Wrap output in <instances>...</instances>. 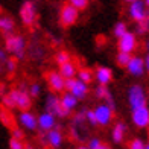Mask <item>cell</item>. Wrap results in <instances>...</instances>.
<instances>
[{"mask_svg": "<svg viewBox=\"0 0 149 149\" xmlns=\"http://www.w3.org/2000/svg\"><path fill=\"white\" fill-rule=\"evenodd\" d=\"M128 104H130L131 110L148 105V94L140 84H134L128 88Z\"/></svg>", "mask_w": 149, "mask_h": 149, "instance_id": "3957f363", "label": "cell"}, {"mask_svg": "<svg viewBox=\"0 0 149 149\" xmlns=\"http://www.w3.org/2000/svg\"><path fill=\"white\" fill-rule=\"evenodd\" d=\"M46 111H49L55 117H61V119L70 116V111H67L65 108H63V105H61L59 96H56V93H50L49 96L46 97Z\"/></svg>", "mask_w": 149, "mask_h": 149, "instance_id": "8992f818", "label": "cell"}, {"mask_svg": "<svg viewBox=\"0 0 149 149\" xmlns=\"http://www.w3.org/2000/svg\"><path fill=\"white\" fill-rule=\"evenodd\" d=\"M145 149H149V143H148V145H146V146H145Z\"/></svg>", "mask_w": 149, "mask_h": 149, "instance_id": "7dc6e473", "label": "cell"}, {"mask_svg": "<svg viewBox=\"0 0 149 149\" xmlns=\"http://www.w3.org/2000/svg\"><path fill=\"white\" fill-rule=\"evenodd\" d=\"M9 56L11 55L5 50V47H0V73L5 72V64H6V61H8Z\"/></svg>", "mask_w": 149, "mask_h": 149, "instance_id": "d6a6232c", "label": "cell"}, {"mask_svg": "<svg viewBox=\"0 0 149 149\" xmlns=\"http://www.w3.org/2000/svg\"><path fill=\"white\" fill-rule=\"evenodd\" d=\"M55 63L58 64V65H61V64H64V63H67V61H70L72 59V56H70V53L67 52V50H58L56 53H55Z\"/></svg>", "mask_w": 149, "mask_h": 149, "instance_id": "4316f807", "label": "cell"}, {"mask_svg": "<svg viewBox=\"0 0 149 149\" xmlns=\"http://www.w3.org/2000/svg\"><path fill=\"white\" fill-rule=\"evenodd\" d=\"M58 72L64 76V79H72V78H76V72H78V67L76 64L73 63V61H67V63L61 64Z\"/></svg>", "mask_w": 149, "mask_h": 149, "instance_id": "ffe728a7", "label": "cell"}, {"mask_svg": "<svg viewBox=\"0 0 149 149\" xmlns=\"http://www.w3.org/2000/svg\"><path fill=\"white\" fill-rule=\"evenodd\" d=\"M143 2H145V5H146V8L149 9V0H143Z\"/></svg>", "mask_w": 149, "mask_h": 149, "instance_id": "7bdbcfd3", "label": "cell"}, {"mask_svg": "<svg viewBox=\"0 0 149 149\" xmlns=\"http://www.w3.org/2000/svg\"><path fill=\"white\" fill-rule=\"evenodd\" d=\"M148 139H149V126H148Z\"/></svg>", "mask_w": 149, "mask_h": 149, "instance_id": "c3c4849f", "label": "cell"}, {"mask_svg": "<svg viewBox=\"0 0 149 149\" xmlns=\"http://www.w3.org/2000/svg\"><path fill=\"white\" fill-rule=\"evenodd\" d=\"M100 143H102V141L94 137V139H91V140L88 141V146H87V148H88V149H97V148L100 146Z\"/></svg>", "mask_w": 149, "mask_h": 149, "instance_id": "74e56055", "label": "cell"}, {"mask_svg": "<svg viewBox=\"0 0 149 149\" xmlns=\"http://www.w3.org/2000/svg\"><path fill=\"white\" fill-rule=\"evenodd\" d=\"M148 100H149V93H148Z\"/></svg>", "mask_w": 149, "mask_h": 149, "instance_id": "681fc988", "label": "cell"}, {"mask_svg": "<svg viewBox=\"0 0 149 149\" xmlns=\"http://www.w3.org/2000/svg\"><path fill=\"white\" fill-rule=\"evenodd\" d=\"M67 3H70L72 6H74L78 11H84L88 8L90 0H67Z\"/></svg>", "mask_w": 149, "mask_h": 149, "instance_id": "f546056e", "label": "cell"}, {"mask_svg": "<svg viewBox=\"0 0 149 149\" xmlns=\"http://www.w3.org/2000/svg\"><path fill=\"white\" fill-rule=\"evenodd\" d=\"M65 91H70L74 97H78L79 100H82L88 94V84L82 82L78 78L65 79Z\"/></svg>", "mask_w": 149, "mask_h": 149, "instance_id": "52a82bcc", "label": "cell"}, {"mask_svg": "<svg viewBox=\"0 0 149 149\" xmlns=\"http://www.w3.org/2000/svg\"><path fill=\"white\" fill-rule=\"evenodd\" d=\"M58 20H59V24L63 28H72L79 20V11L74 6H72L70 3H64L59 9Z\"/></svg>", "mask_w": 149, "mask_h": 149, "instance_id": "277c9868", "label": "cell"}, {"mask_svg": "<svg viewBox=\"0 0 149 149\" xmlns=\"http://www.w3.org/2000/svg\"><path fill=\"white\" fill-rule=\"evenodd\" d=\"M72 123H74V125L87 123V120H85V110H81V111H78L76 114H74L73 119H72Z\"/></svg>", "mask_w": 149, "mask_h": 149, "instance_id": "1f68e13d", "label": "cell"}, {"mask_svg": "<svg viewBox=\"0 0 149 149\" xmlns=\"http://www.w3.org/2000/svg\"><path fill=\"white\" fill-rule=\"evenodd\" d=\"M11 134H12V137H14V139H18V140H23L24 139V132L20 130V128H17V126L11 128Z\"/></svg>", "mask_w": 149, "mask_h": 149, "instance_id": "8d00e7d4", "label": "cell"}, {"mask_svg": "<svg viewBox=\"0 0 149 149\" xmlns=\"http://www.w3.org/2000/svg\"><path fill=\"white\" fill-rule=\"evenodd\" d=\"M94 96L97 99L104 100V104H107L108 107L111 108V110H116V102H114V97L111 96L110 90H108L107 85H97L96 88H94Z\"/></svg>", "mask_w": 149, "mask_h": 149, "instance_id": "ac0fdd59", "label": "cell"}, {"mask_svg": "<svg viewBox=\"0 0 149 149\" xmlns=\"http://www.w3.org/2000/svg\"><path fill=\"white\" fill-rule=\"evenodd\" d=\"M94 116H96V122L100 126H107L111 122L114 116V110H111L107 104H100L94 108Z\"/></svg>", "mask_w": 149, "mask_h": 149, "instance_id": "4fadbf2b", "label": "cell"}, {"mask_svg": "<svg viewBox=\"0 0 149 149\" xmlns=\"http://www.w3.org/2000/svg\"><path fill=\"white\" fill-rule=\"evenodd\" d=\"M15 70H17V59L14 56H9L5 64V72L8 74H12V73H15Z\"/></svg>", "mask_w": 149, "mask_h": 149, "instance_id": "f1b7e54d", "label": "cell"}, {"mask_svg": "<svg viewBox=\"0 0 149 149\" xmlns=\"http://www.w3.org/2000/svg\"><path fill=\"white\" fill-rule=\"evenodd\" d=\"M59 100H61V105H63V108H65V110L70 111V113L78 107V102H79V99L74 97L70 91H63V96L59 97Z\"/></svg>", "mask_w": 149, "mask_h": 149, "instance_id": "d6986e66", "label": "cell"}, {"mask_svg": "<svg viewBox=\"0 0 149 149\" xmlns=\"http://www.w3.org/2000/svg\"><path fill=\"white\" fill-rule=\"evenodd\" d=\"M76 78L90 85L93 82V79H94V73H93L91 69H88V67H81V69H78V72H76Z\"/></svg>", "mask_w": 149, "mask_h": 149, "instance_id": "603a6c76", "label": "cell"}, {"mask_svg": "<svg viewBox=\"0 0 149 149\" xmlns=\"http://www.w3.org/2000/svg\"><path fill=\"white\" fill-rule=\"evenodd\" d=\"M24 148H26V145L23 143V140L11 137V140H9V149H24Z\"/></svg>", "mask_w": 149, "mask_h": 149, "instance_id": "e575fe53", "label": "cell"}, {"mask_svg": "<svg viewBox=\"0 0 149 149\" xmlns=\"http://www.w3.org/2000/svg\"><path fill=\"white\" fill-rule=\"evenodd\" d=\"M125 69L134 78H140V76H143V74L146 73L145 61H143V58L139 56V55H131V58H130V61H128V64H126Z\"/></svg>", "mask_w": 149, "mask_h": 149, "instance_id": "8fae6325", "label": "cell"}, {"mask_svg": "<svg viewBox=\"0 0 149 149\" xmlns=\"http://www.w3.org/2000/svg\"><path fill=\"white\" fill-rule=\"evenodd\" d=\"M128 17L134 23H139L149 17V9L146 8L143 0H135V2L130 3V6H128Z\"/></svg>", "mask_w": 149, "mask_h": 149, "instance_id": "9c48e42d", "label": "cell"}, {"mask_svg": "<svg viewBox=\"0 0 149 149\" xmlns=\"http://www.w3.org/2000/svg\"><path fill=\"white\" fill-rule=\"evenodd\" d=\"M6 91H8V90H6V85L5 84H0V97H2L3 94H6Z\"/></svg>", "mask_w": 149, "mask_h": 149, "instance_id": "ab89813d", "label": "cell"}, {"mask_svg": "<svg viewBox=\"0 0 149 149\" xmlns=\"http://www.w3.org/2000/svg\"><path fill=\"white\" fill-rule=\"evenodd\" d=\"M5 50L17 61L23 59L26 56V52H28V44H26L24 37L14 32L5 35Z\"/></svg>", "mask_w": 149, "mask_h": 149, "instance_id": "7a4b0ae2", "label": "cell"}, {"mask_svg": "<svg viewBox=\"0 0 149 149\" xmlns=\"http://www.w3.org/2000/svg\"><path fill=\"white\" fill-rule=\"evenodd\" d=\"M145 143H143V140H140V139H132L130 141V145H128V149H145Z\"/></svg>", "mask_w": 149, "mask_h": 149, "instance_id": "d590c367", "label": "cell"}, {"mask_svg": "<svg viewBox=\"0 0 149 149\" xmlns=\"http://www.w3.org/2000/svg\"><path fill=\"white\" fill-rule=\"evenodd\" d=\"M85 120H87V123H90L91 126L97 125L96 116H94V110H85Z\"/></svg>", "mask_w": 149, "mask_h": 149, "instance_id": "836d02e7", "label": "cell"}, {"mask_svg": "<svg viewBox=\"0 0 149 149\" xmlns=\"http://www.w3.org/2000/svg\"><path fill=\"white\" fill-rule=\"evenodd\" d=\"M37 122H38V128L43 132H47V131H50L52 128L56 126V117L53 116V114H50L49 111H44V113L40 114L37 117Z\"/></svg>", "mask_w": 149, "mask_h": 149, "instance_id": "2e32d148", "label": "cell"}, {"mask_svg": "<svg viewBox=\"0 0 149 149\" xmlns=\"http://www.w3.org/2000/svg\"><path fill=\"white\" fill-rule=\"evenodd\" d=\"M139 47V41H137V35L131 31H126L120 38H117V49L119 52H126L131 53L135 52V49Z\"/></svg>", "mask_w": 149, "mask_h": 149, "instance_id": "ba28073f", "label": "cell"}, {"mask_svg": "<svg viewBox=\"0 0 149 149\" xmlns=\"http://www.w3.org/2000/svg\"><path fill=\"white\" fill-rule=\"evenodd\" d=\"M93 73H94V79H96L97 84H100V85H108L113 81V70L110 67L99 65L93 70Z\"/></svg>", "mask_w": 149, "mask_h": 149, "instance_id": "e0dca14e", "label": "cell"}, {"mask_svg": "<svg viewBox=\"0 0 149 149\" xmlns=\"http://www.w3.org/2000/svg\"><path fill=\"white\" fill-rule=\"evenodd\" d=\"M78 149H88V148H87V146H79Z\"/></svg>", "mask_w": 149, "mask_h": 149, "instance_id": "f6af8a7d", "label": "cell"}, {"mask_svg": "<svg viewBox=\"0 0 149 149\" xmlns=\"http://www.w3.org/2000/svg\"><path fill=\"white\" fill-rule=\"evenodd\" d=\"M28 93H29V96H31L32 99L38 97L40 94H41V85H40L38 82L31 84V85H29V88H28Z\"/></svg>", "mask_w": 149, "mask_h": 149, "instance_id": "4dcf8cb0", "label": "cell"}, {"mask_svg": "<svg viewBox=\"0 0 149 149\" xmlns=\"http://www.w3.org/2000/svg\"><path fill=\"white\" fill-rule=\"evenodd\" d=\"M41 141L43 143H47L50 148H59L61 143H63V134L59 131V126L52 128L47 132L41 131Z\"/></svg>", "mask_w": 149, "mask_h": 149, "instance_id": "5bb4252c", "label": "cell"}, {"mask_svg": "<svg viewBox=\"0 0 149 149\" xmlns=\"http://www.w3.org/2000/svg\"><path fill=\"white\" fill-rule=\"evenodd\" d=\"M145 49H146V52H149V38L145 41Z\"/></svg>", "mask_w": 149, "mask_h": 149, "instance_id": "b9f144b4", "label": "cell"}, {"mask_svg": "<svg viewBox=\"0 0 149 149\" xmlns=\"http://www.w3.org/2000/svg\"><path fill=\"white\" fill-rule=\"evenodd\" d=\"M0 120H2V123L8 128H14V116L11 114V110L8 108L2 107L0 108Z\"/></svg>", "mask_w": 149, "mask_h": 149, "instance_id": "cb8c5ba5", "label": "cell"}, {"mask_svg": "<svg viewBox=\"0 0 149 149\" xmlns=\"http://www.w3.org/2000/svg\"><path fill=\"white\" fill-rule=\"evenodd\" d=\"M143 61H145V69H146V72H149V52H146Z\"/></svg>", "mask_w": 149, "mask_h": 149, "instance_id": "f35d334b", "label": "cell"}, {"mask_svg": "<svg viewBox=\"0 0 149 149\" xmlns=\"http://www.w3.org/2000/svg\"><path fill=\"white\" fill-rule=\"evenodd\" d=\"M0 11H2V8H0Z\"/></svg>", "mask_w": 149, "mask_h": 149, "instance_id": "f907efd6", "label": "cell"}, {"mask_svg": "<svg viewBox=\"0 0 149 149\" xmlns=\"http://www.w3.org/2000/svg\"><path fill=\"white\" fill-rule=\"evenodd\" d=\"M2 107L8 110H20V111H28L32 107V97L29 96L28 88L22 84L18 88L8 90L6 94L2 96Z\"/></svg>", "mask_w": 149, "mask_h": 149, "instance_id": "6da1fadb", "label": "cell"}, {"mask_svg": "<svg viewBox=\"0 0 149 149\" xmlns=\"http://www.w3.org/2000/svg\"><path fill=\"white\" fill-rule=\"evenodd\" d=\"M15 31V22L9 15H0V33L8 35Z\"/></svg>", "mask_w": 149, "mask_h": 149, "instance_id": "44dd1931", "label": "cell"}, {"mask_svg": "<svg viewBox=\"0 0 149 149\" xmlns=\"http://www.w3.org/2000/svg\"><path fill=\"white\" fill-rule=\"evenodd\" d=\"M20 20L24 26H32L37 22V5L32 0H24L18 11Z\"/></svg>", "mask_w": 149, "mask_h": 149, "instance_id": "5b68a950", "label": "cell"}, {"mask_svg": "<svg viewBox=\"0 0 149 149\" xmlns=\"http://www.w3.org/2000/svg\"><path fill=\"white\" fill-rule=\"evenodd\" d=\"M97 149H111V146H108L107 143H100V146Z\"/></svg>", "mask_w": 149, "mask_h": 149, "instance_id": "60d3db41", "label": "cell"}, {"mask_svg": "<svg viewBox=\"0 0 149 149\" xmlns=\"http://www.w3.org/2000/svg\"><path fill=\"white\" fill-rule=\"evenodd\" d=\"M134 33L137 37H145L146 33H149V17L141 20V22L135 23V29H134Z\"/></svg>", "mask_w": 149, "mask_h": 149, "instance_id": "d4e9b609", "label": "cell"}, {"mask_svg": "<svg viewBox=\"0 0 149 149\" xmlns=\"http://www.w3.org/2000/svg\"><path fill=\"white\" fill-rule=\"evenodd\" d=\"M125 3H132V2H135V0H123Z\"/></svg>", "mask_w": 149, "mask_h": 149, "instance_id": "ee69618b", "label": "cell"}, {"mask_svg": "<svg viewBox=\"0 0 149 149\" xmlns=\"http://www.w3.org/2000/svg\"><path fill=\"white\" fill-rule=\"evenodd\" d=\"M131 119H132V123L137 128H148L149 126V107L143 105L132 110Z\"/></svg>", "mask_w": 149, "mask_h": 149, "instance_id": "7c38bea8", "label": "cell"}, {"mask_svg": "<svg viewBox=\"0 0 149 149\" xmlns=\"http://www.w3.org/2000/svg\"><path fill=\"white\" fill-rule=\"evenodd\" d=\"M126 31H128V24L125 22H117L116 24H114V28H113V35L116 38H120Z\"/></svg>", "mask_w": 149, "mask_h": 149, "instance_id": "83f0119b", "label": "cell"}, {"mask_svg": "<svg viewBox=\"0 0 149 149\" xmlns=\"http://www.w3.org/2000/svg\"><path fill=\"white\" fill-rule=\"evenodd\" d=\"M125 132H126V125L123 123V122H117V123L114 125L113 134H111L114 143H120V141L123 140V137H125Z\"/></svg>", "mask_w": 149, "mask_h": 149, "instance_id": "7402d4cb", "label": "cell"}, {"mask_svg": "<svg viewBox=\"0 0 149 149\" xmlns=\"http://www.w3.org/2000/svg\"><path fill=\"white\" fill-rule=\"evenodd\" d=\"M17 120H18V123L22 125L24 130H28V131H35L38 128L37 116H35V114H32L29 110L28 111H20Z\"/></svg>", "mask_w": 149, "mask_h": 149, "instance_id": "9a60e30c", "label": "cell"}, {"mask_svg": "<svg viewBox=\"0 0 149 149\" xmlns=\"http://www.w3.org/2000/svg\"><path fill=\"white\" fill-rule=\"evenodd\" d=\"M24 149H33V148H32V146H26Z\"/></svg>", "mask_w": 149, "mask_h": 149, "instance_id": "bcb514c9", "label": "cell"}, {"mask_svg": "<svg viewBox=\"0 0 149 149\" xmlns=\"http://www.w3.org/2000/svg\"><path fill=\"white\" fill-rule=\"evenodd\" d=\"M131 58V53H126V52H117V55H116V64L119 67H122V69H125L126 64H128V61H130Z\"/></svg>", "mask_w": 149, "mask_h": 149, "instance_id": "484cf974", "label": "cell"}, {"mask_svg": "<svg viewBox=\"0 0 149 149\" xmlns=\"http://www.w3.org/2000/svg\"><path fill=\"white\" fill-rule=\"evenodd\" d=\"M46 82L53 93L65 91V79L58 70H50L46 73Z\"/></svg>", "mask_w": 149, "mask_h": 149, "instance_id": "30bf717a", "label": "cell"}]
</instances>
